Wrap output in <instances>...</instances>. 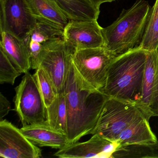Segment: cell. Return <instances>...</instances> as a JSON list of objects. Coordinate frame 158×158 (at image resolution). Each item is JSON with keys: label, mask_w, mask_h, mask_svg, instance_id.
<instances>
[{"label": "cell", "mask_w": 158, "mask_h": 158, "mask_svg": "<svg viewBox=\"0 0 158 158\" xmlns=\"http://www.w3.org/2000/svg\"><path fill=\"white\" fill-rule=\"evenodd\" d=\"M64 93L67 107L66 135L70 144L91 135L109 97L87 83L77 72L73 61L66 77Z\"/></svg>", "instance_id": "obj_1"}, {"label": "cell", "mask_w": 158, "mask_h": 158, "mask_svg": "<svg viewBox=\"0 0 158 158\" xmlns=\"http://www.w3.org/2000/svg\"><path fill=\"white\" fill-rule=\"evenodd\" d=\"M147 51L139 48L117 56L101 91L109 98L135 103L140 98Z\"/></svg>", "instance_id": "obj_2"}, {"label": "cell", "mask_w": 158, "mask_h": 158, "mask_svg": "<svg viewBox=\"0 0 158 158\" xmlns=\"http://www.w3.org/2000/svg\"><path fill=\"white\" fill-rule=\"evenodd\" d=\"M151 9L145 0H137L123 10L110 25L102 28L103 48L119 56L139 48L143 39Z\"/></svg>", "instance_id": "obj_3"}, {"label": "cell", "mask_w": 158, "mask_h": 158, "mask_svg": "<svg viewBox=\"0 0 158 158\" xmlns=\"http://www.w3.org/2000/svg\"><path fill=\"white\" fill-rule=\"evenodd\" d=\"M143 115L135 103L109 98L91 135L100 134L109 140L116 142L124 129Z\"/></svg>", "instance_id": "obj_4"}, {"label": "cell", "mask_w": 158, "mask_h": 158, "mask_svg": "<svg viewBox=\"0 0 158 158\" xmlns=\"http://www.w3.org/2000/svg\"><path fill=\"white\" fill-rule=\"evenodd\" d=\"M15 110L23 126L47 120V110L35 75L25 74L15 89Z\"/></svg>", "instance_id": "obj_5"}, {"label": "cell", "mask_w": 158, "mask_h": 158, "mask_svg": "<svg viewBox=\"0 0 158 158\" xmlns=\"http://www.w3.org/2000/svg\"><path fill=\"white\" fill-rule=\"evenodd\" d=\"M116 57L102 47L77 51L73 53V61L80 76L101 90L106 83L109 67Z\"/></svg>", "instance_id": "obj_6"}, {"label": "cell", "mask_w": 158, "mask_h": 158, "mask_svg": "<svg viewBox=\"0 0 158 158\" xmlns=\"http://www.w3.org/2000/svg\"><path fill=\"white\" fill-rule=\"evenodd\" d=\"M73 53L63 37L53 40L44 45L39 67L44 69L50 77L58 94L64 92L66 77L73 61Z\"/></svg>", "instance_id": "obj_7"}, {"label": "cell", "mask_w": 158, "mask_h": 158, "mask_svg": "<svg viewBox=\"0 0 158 158\" xmlns=\"http://www.w3.org/2000/svg\"><path fill=\"white\" fill-rule=\"evenodd\" d=\"M0 33L24 40L37 23L27 0H0Z\"/></svg>", "instance_id": "obj_8"}, {"label": "cell", "mask_w": 158, "mask_h": 158, "mask_svg": "<svg viewBox=\"0 0 158 158\" xmlns=\"http://www.w3.org/2000/svg\"><path fill=\"white\" fill-rule=\"evenodd\" d=\"M0 157L40 158L41 150L31 142L21 129L6 119L0 121Z\"/></svg>", "instance_id": "obj_9"}, {"label": "cell", "mask_w": 158, "mask_h": 158, "mask_svg": "<svg viewBox=\"0 0 158 158\" xmlns=\"http://www.w3.org/2000/svg\"><path fill=\"white\" fill-rule=\"evenodd\" d=\"M102 28L98 20L70 21L64 29L63 39L73 53L80 50L102 48L104 45Z\"/></svg>", "instance_id": "obj_10"}, {"label": "cell", "mask_w": 158, "mask_h": 158, "mask_svg": "<svg viewBox=\"0 0 158 158\" xmlns=\"http://www.w3.org/2000/svg\"><path fill=\"white\" fill-rule=\"evenodd\" d=\"M135 104L148 120L158 116V49L147 51L141 96Z\"/></svg>", "instance_id": "obj_11"}, {"label": "cell", "mask_w": 158, "mask_h": 158, "mask_svg": "<svg viewBox=\"0 0 158 158\" xmlns=\"http://www.w3.org/2000/svg\"><path fill=\"white\" fill-rule=\"evenodd\" d=\"M119 144L95 134L87 141H77L59 149L54 156L60 158H111Z\"/></svg>", "instance_id": "obj_12"}, {"label": "cell", "mask_w": 158, "mask_h": 158, "mask_svg": "<svg viewBox=\"0 0 158 158\" xmlns=\"http://www.w3.org/2000/svg\"><path fill=\"white\" fill-rule=\"evenodd\" d=\"M20 129L32 143L39 147L60 149L69 144L66 135L52 127L46 121L23 126Z\"/></svg>", "instance_id": "obj_13"}, {"label": "cell", "mask_w": 158, "mask_h": 158, "mask_svg": "<svg viewBox=\"0 0 158 158\" xmlns=\"http://www.w3.org/2000/svg\"><path fill=\"white\" fill-rule=\"evenodd\" d=\"M0 49L3 51L13 64L22 73L31 68L29 52L24 40L7 32L1 33Z\"/></svg>", "instance_id": "obj_14"}, {"label": "cell", "mask_w": 158, "mask_h": 158, "mask_svg": "<svg viewBox=\"0 0 158 158\" xmlns=\"http://www.w3.org/2000/svg\"><path fill=\"white\" fill-rule=\"evenodd\" d=\"M148 119L141 116L130 124L118 136L116 142L119 144H152L158 142L149 123Z\"/></svg>", "instance_id": "obj_15"}, {"label": "cell", "mask_w": 158, "mask_h": 158, "mask_svg": "<svg viewBox=\"0 0 158 158\" xmlns=\"http://www.w3.org/2000/svg\"><path fill=\"white\" fill-rule=\"evenodd\" d=\"M33 15L64 29L69 20L59 8L55 0H27Z\"/></svg>", "instance_id": "obj_16"}, {"label": "cell", "mask_w": 158, "mask_h": 158, "mask_svg": "<svg viewBox=\"0 0 158 158\" xmlns=\"http://www.w3.org/2000/svg\"><path fill=\"white\" fill-rule=\"evenodd\" d=\"M69 21L98 20L99 8L89 0H55Z\"/></svg>", "instance_id": "obj_17"}, {"label": "cell", "mask_w": 158, "mask_h": 158, "mask_svg": "<svg viewBox=\"0 0 158 158\" xmlns=\"http://www.w3.org/2000/svg\"><path fill=\"white\" fill-rule=\"evenodd\" d=\"M46 110L47 123L57 131L66 135L67 107L64 92L58 94Z\"/></svg>", "instance_id": "obj_18"}, {"label": "cell", "mask_w": 158, "mask_h": 158, "mask_svg": "<svg viewBox=\"0 0 158 158\" xmlns=\"http://www.w3.org/2000/svg\"><path fill=\"white\" fill-rule=\"evenodd\" d=\"M158 158V142L119 144L111 158Z\"/></svg>", "instance_id": "obj_19"}, {"label": "cell", "mask_w": 158, "mask_h": 158, "mask_svg": "<svg viewBox=\"0 0 158 158\" xmlns=\"http://www.w3.org/2000/svg\"><path fill=\"white\" fill-rule=\"evenodd\" d=\"M139 48L148 52L158 49V0L151 9L143 39Z\"/></svg>", "instance_id": "obj_20"}, {"label": "cell", "mask_w": 158, "mask_h": 158, "mask_svg": "<svg viewBox=\"0 0 158 158\" xmlns=\"http://www.w3.org/2000/svg\"><path fill=\"white\" fill-rule=\"evenodd\" d=\"M63 29L54 25L37 20L35 26L27 37L31 40L44 45L53 40L63 37Z\"/></svg>", "instance_id": "obj_21"}, {"label": "cell", "mask_w": 158, "mask_h": 158, "mask_svg": "<svg viewBox=\"0 0 158 158\" xmlns=\"http://www.w3.org/2000/svg\"><path fill=\"white\" fill-rule=\"evenodd\" d=\"M35 76L42 94L46 108L54 102L58 95L54 84L46 71L41 67L35 70Z\"/></svg>", "instance_id": "obj_22"}, {"label": "cell", "mask_w": 158, "mask_h": 158, "mask_svg": "<svg viewBox=\"0 0 158 158\" xmlns=\"http://www.w3.org/2000/svg\"><path fill=\"white\" fill-rule=\"evenodd\" d=\"M21 73L13 64L5 52L0 49V84L14 85Z\"/></svg>", "instance_id": "obj_23"}, {"label": "cell", "mask_w": 158, "mask_h": 158, "mask_svg": "<svg viewBox=\"0 0 158 158\" xmlns=\"http://www.w3.org/2000/svg\"><path fill=\"white\" fill-rule=\"evenodd\" d=\"M24 40L28 49L31 68L36 70L39 67L44 44L31 40L27 36Z\"/></svg>", "instance_id": "obj_24"}, {"label": "cell", "mask_w": 158, "mask_h": 158, "mask_svg": "<svg viewBox=\"0 0 158 158\" xmlns=\"http://www.w3.org/2000/svg\"><path fill=\"white\" fill-rule=\"evenodd\" d=\"M11 110V104L4 95L0 94V121L3 120Z\"/></svg>", "instance_id": "obj_25"}, {"label": "cell", "mask_w": 158, "mask_h": 158, "mask_svg": "<svg viewBox=\"0 0 158 158\" xmlns=\"http://www.w3.org/2000/svg\"><path fill=\"white\" fill-rule=\"evenodd\" d=\"M89 1L93 5H95L97 8L100 9V6L102 3H105V2H112L115 0H89Z\"/></svg>", "instance_id": "obj_26"}]
</instances>
